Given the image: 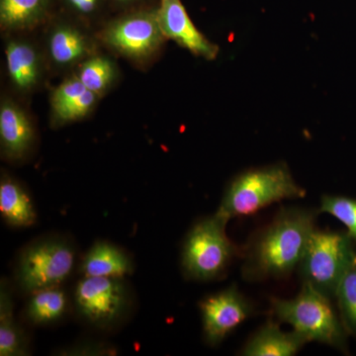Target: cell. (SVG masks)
<instances>
[{
	"label": "cell",
	"mask_w": 356,
	"mask_h": 356,
	"mask_svg": "<svg viewBox=\"0 0 356 356\" xmlns=\"http://www.w3.org/2000/svg\"><path fill=\"white\" fill-rule=\"evenodd\" d=\"M320 211L284 207L252 235L242 250V277L248 282L289 277L298 267Z\"/></svg>",
	"instance_id": "cell-1"
},
{
	"label": "cell",
	"mask_w": 356,
	"mask_h": 356,
	"mask_svg": "<svg viewBox=\"0 0 356 356\" xmlns=\"http://www.w3.org/2000/svg\"><path fill=\"white\" fill-rule=\"evenodd\" d=\"M306 193L295 181L286 163L248 168L229 182L216 214L229 222L286 199L304 198Z\"/></svg>",
	"instance_id": "cell-2"
},
{
	"label": "cell",
	"mask_w": 356,
	"mask_h": 356,
	"mask_svg": "<svg viewBox=\"0 0 356 356\" xmlns=\"http://www.w3.org/2000/svg\"><path fill=\"white\" fill-rule=\"evenodd\" d=\"M270 311L276 320L291 325L308 343L316 341L346 350V330L337 317L332 299L308 283H302L292 299L270 298Z\"/></svg>",
	"instance_id": "cell-3"
},
{
	"label": "cell",
	"mask_w": 356,
	"mask_h": 356,
	"mask_svg": "<svg viewBox=\"0 0 356 356\" xmlns=\"http://www.w3.org/2000/svg\"><path fill=\"white\" fill-rule=\"evenodd\" d=\"M228 221L216 213L196 222L185 236L181 250V269L189 280H219L242 250L226 233Z\"/></svg>",
	"instance_id": "cell-4"
},
{
	"label": "cell",
	"mask_w": 356,
	"mask_h": 356,
	"mask_svg": "<svg viewBox=\"0 0 356 356\" xmlns=\"http://www.w3.org/2000/svg\"><path fill=\"white\" fill-rule=\"evenodd\" d=\"M353 242L348 233L314 229L297 267L302 283L336 298L337 287L356 257Z\"/></svg>",
	"instance_id": "cell-5"
},
{
	"label": "cell",
	"mask_w": 356,
	"mask_h": 356,
	"mask_svg": "<svg viewBox=\"0 0 356 356\" xmlns=\"http://www.w3.org/2000/svg\"><path fill=\"white\" fill-rule=\"evenodd\" d=\"M76 262V248L67 238L43 236L21 252L15 268L16 283L27 295L62 286L72 275Z\"/></svg>",
	"instance_id": "cell-6"
},
{
	"label": "cell",
	"mask_w": 356,
	"mask_h": 356,
	"mask_svg": "<svg viewBox=\"0 0 356 356\" xmlns=\"http://www.w3.org/2000/svg\"><path fill=\"white\" fill-rule=\"evenodd\" d=\"M74 304L86 324L110 330L127 317L132 297L125 278L83 276L74 287Z\"/></svg>",
	"instance_id": "cell-7"
},
{
	"label": "cell",
	"mask_w": 356,
	"mask_h": 356,
	"mask_svg": "<svg viewBox=\"0 0 356 356\" xmlns=\"http://www.w3.org/2000/svg\"><path fill=\"white\" fill-rule=\"evenodd\" d=\"M204 341L211 346H220L254 313V304L236 284L208 295L199 303Z\"/></svg>",
	"instance_id": "cell-8"
},
{
	"label": "cell",
	"mask_w": 356,
	"mask_h": 356,
	"mask_svg": "<svg viewBox=\"0 0 356 356\" xmlns=\"http://www.w3.org/2000/svg\"><path fill=\"white\" fill-rule=\"evenodd\" d=\"M102 37L105 44L134 60L151 57L165 39L159 27L156 10L133 13L113 21Z\"/></svg>",
	"instance_id": "cell-9"
},
{
	"label": "cell",
	"mask_w": 356,
	"mask_h": 356,
	"mask_svg": "<svg viewBox=\"0 0 356 356\" xmlns=\"http://www.w3.org/2000/svg\"><path fill=\"white\" fill-rule=\"evenodd\" d=\"M156 15L165 38L172 40L198 57L206 60L217 57L219 48L199 31L181 0H161Z\"/></svg>",
	"instance_id": "cell-10"
},
{
	"label": "cell",
	"mask_w": 356,
	"mask_h": 356,
	"mask_svg": "<svg viewBox=\"0 0 356 356\" xmlns=\"http://www.w3.org/2000/svg\"><path fill=\"white\" fill-rule=\"evenodd\" d=\"M34 140V128L25 112L10 100L2 102L0 145L4 158L11 161L24 159L31 151Z\"/></svg>",
	"instance_id": "cell-11"
},
{
	"label": "cell",
	"mask_w": 356,
	"mask_h": 356,
	"mask_svg": "<svg viewBox=\"0 0 356 356\" xmlns=\"http://www.w3.org/2000/svg\"><path fill=\"white\" fill-rule=\"evenodd\" d=\"M134 269L135 264L131 255L107 241L93 243L84 254L79 266L83 276L91 277L125 278L134 273Z\"/></svg>",
	"instance_id": "cell-12"
},
{
	"label": "cell",
	"mask_w": 356,
	"mask_h": 356,
	"mask_svg": "<svg viewBox=\"0 0 356 356\" xmlns=\"http://www.w3.org/2000/svg\"><path fill=\"white\" fill-rule=\"evenodd\" d=\"M309 343L298 332H283L278 323L269 320L248 339L240 355L243 356H292Z\"/></svg>",
	"instance_id": "cell-13"
},
{
	"label": "cell",
	"mask_w": 356,
	"mask_h": 356,
	"mask_svg": "<svg viewBox=\"0 0 356 356\" xmlns=\"http://www.w3.org/2000/svg\"><path fill=\"white\" fill-rule=\"evenodd\" d=\"M0 213L3 221L13 228H29L37 220L36 209L28 192L6 175L0 180Z\"/></svg>",
	"instance_id": "cell-14"
},
{
	"label": "cell",
	"mask_w": 356,
	"mask_h": 356,
	"mask_svg": "<svg viewBox=\"0 0 356 356\" xmlns=\"http://www.w3.org/2000/svg\"><path fill=\"white\" fill-rule=\"evenodd\" d=\"M6 60L7 72L16 88L29 91L36 86L40 77V58L33 44L21 40L9 42Z\"/></svg>",
	"instance_id": "cell-15"
},
{
	"label": "cell",
	"mask_w": 356,
	"mask_h": 356,
	"mask_svg": "<svg viewBox=\"0 0 356 356\" xmlns=\"http://www.w3.org/2000/svg\"><path fill=\"white\" fill-rule=\"evenodd\" d=\"M69 308V296L62 286L46 288L29 294L24 317L30 325L44 327L62 321Z\"/></svg>",
	"instance_id": "cell-16"
},
{
	"label": "cell",
	"mask_w": 356,
	"mask_h": 356,
	"mask_svg": "<svg viewBox=\"0 0 356 356\" xmlns=\"http://www.w3.org/2000/svg\"><path fill=\"white\" fill-rule=\"evenodd\" d=\"M29 341L24 330L14 317L13 291L6 280L0 284V355H29Z\"/></svg>",
	"instance_id": "cell-17"
},
{
	"label": "cell",
	"mask_w": 356,
	"mask_h": 356,
	"mask_svg": "<svg viewBox=\"0 0 356 356\" xmlns=\"http://www.w3.org/2000/svg\"><path fill=\"white\" fill-rule=\"evenodd\" d=\"M51 60L58 67H70L88 53V38L69 25H60L51 33L48 41Z\"/></svg>",
	"instance_id": "cell-18"
},
{
	"label": "cell",
	"mask_w": 356,
	"mask_h": 356,
	"mask_svg": "<svg viewBox=\"0 0 356 356\" xmlns=\"http://www.w3.org/2000/svg\"><path fill=\"white\" fill-rule=\"evenodd\" d=\"M49 0H0V21L6 29L22 30L43 19Z\"/></svg>",
	"instance_id": "cell-19"
},
{
	"label": "cell",
	"mask_w": 356,
	"mask_h": 356,
	"mask_svg": "<svg viewBox=\"0 0 356 356\" xmlns=\"http://www.w3.org/2000/svg\"><path fill=\"white\" fill-rule=\"evenodd\" d=\"M116 76V67L112 60L96 56L84 60L76 76L88 90L99 96L111 86Z\"/></svg>",
	"instance_id": "cell-20"
},
{
	"label": "cell",
	"mask_w": 356,
	"mask_h": 356,
	"mask_svg": "<svg viewBox=\"0 0 356 356\" xmlns=\"http://www.w3.org/2000/svg\"><path fill=\"white\" fill-rule=\"evenodd\" d=\"M336 298L346 332L356 337V257L337 287Z\"/></svg>",
	"instance_id": "cell-21"
},
{
	"label": "cell",
	"mask_w": 356,
	"mask_h": 356,
	"mask_svg": "<svg viewBox=\"0 0 356 356\" xmlns=\"http://www.w3.org/2000/svg\"><path fill=\"white\" fill-rule=\"evenodd\" d=\"M320 213H327L343 222L348 235L356 241V200L343 196L324 195L321 199Z\"/></svg>",
	"instance_id": "cell-22"
},
{
	"label": "cell",
	"mask_w": 356,
	"mask_h": 356,
	"mask_svg": "<svg viewBox=\"0 0 356 356\" xmlns=\"http://www.w3.org/2000/svg\"><path fill=\"white\" fill-rule=\"evenodd\" d=\"M98 96L90 90H86L83 95L79 96L57 110H54V118L60 124L70 123L81 120L89 113L95 106Z\"/></svg>",
	"instance_id": "cell-23"
},
{
	"label": "cell",
	"mask_w": 356,
	"mask_h": 356,
	"mask_svg": "<svg viewBox=\"0 0 356 356\" xmlns=\"http://www.w3.org/2000/svg\"><path fill=\"white\" fill-rule=\"evenodd\" d=\"M88 88L83 86L76 76L70 77L63 81L51 95V109L57 110L67 103L83 95Z\"/></svg>",
	"instance_id": "cell-24"
},
{
	"label": "cell",
	"mask_w": 356,
	"mask_h": 356,
	"mask_svg": "<svg viewBox=\"0 0 356 356\" xmlns=\"http://www.w3.org/2000/svg\"><path fill=\"white\" fill-rule=\"evenodd\" d=\"M116 348L111 344L99 341H83L60 348L58 355L65 356H102L116 355Z\"/></svg>",
	"instance_id": "cell-25"
},
{
	"label": "cell",
	"mask_w": 356,
	"mask_h": 356,
	"mask_svg": "<svg viewBox=\"0 0 356 356\" xmlns=\"http://www.w3.org/2000/svg\"><path fill=\"white\" fill-rule=\"evenodd\" d=\"M67 1L74 10L81 14L95 13L99 3V0H67Z\"/></svg>",
	"instance_id": "cell-26"
},
{
	"label": "cell",
	"mask_w": 356,
	"mask_h": 356,
	"mask_svg": "<svg viewBox=\"0 0 356 356\" xmlns=\"http://www.w3.org/2000/svg\"><path fill=\"white\" fill-rule=\"evenodd\" d=\"M116 1L122 2V3H127V2L135 1V0H116Z\"/></svg>",
	"instance_id": "cell-27"
}]
</instances>
